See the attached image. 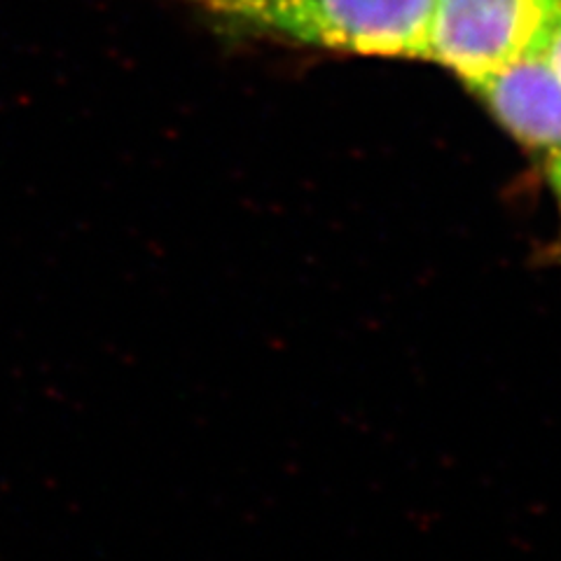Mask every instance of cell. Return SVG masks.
I'll return each mask as SVG.
<instances>
[{
    "label": "cell",
    "mask_w": 561,
    "mask_h": 561,
    "mask_svg": "<svg viewBox=\"0 0 561 561\" xmlns=\"http://www.w3.org/2000/svg\"><path fill=\"white\" fill-rule=\"evenodd\" d=\"M206 10L297 45L428 59L435 0H216Z\"/></svg>",
    "instance_id": "cell-1"
},
{
    "label": "cell",
    "mask_w": 561,
    "mask_h": 561,
    "mask_svg": "<svg viewBox=\"0 0 561 561\" xmlns=\"http://www.w3.org/2000/svg\"><path fill=\"white\" fill-rule=\"evenodd\" d=\"M561 0H435L428 59L476 80L531 51Z\"/></svg>",
    "instance_id": "cell-2"
},
{
    "label": "cell",
    "mask_w": 561,
    "mask_h": 561,
    "mask_svg": "<svg viewBox=\"0 0 561 561\" xmlns=\"http://www.w3.org/2000/svg\"><path fill=\"white\" fill-rule=\"evenodd\" d=\"M466 82L524 146L561 148V80L536 51Z\"/></svg>",
    "instance_id": "cell-3"
},
{
    "label": "cell",
    "mask_w": 561,
    "mask_h": 561,
    "mask_svg": "<svg viewBox=\"0 0 561 561\" xmlns=\"http://www.w3.org/2000/svg\"><path fill=\"white\" fill-rule=\"evenodd\" d=\"M531 51H536V55L546 59L561 80V12L550 22V26L542 31Z\"/></svg>",
    "instance_id": "cell-4"
},
{
    "label": "cell",
    "mask_w": 561,
    "mask_h": 561,
    "mask_svg": "<svg viewBox=\"0 0 561 561\" xmlns=\"http://www.w3.org/2000/svg\"><path fill=\"white\" fill-rule=\"evenodd\" d=\"M548 183L554 192V197L559 202V208H561V148L550 152V160H548Z\"/></svg>",
    "instance_id": "cell-5"
},
{
    "label": "cell",
    "mask_w": 561,
    "mask_h": 561,
    "mask_svg": "<svg viewBox=\"0 0 561 561\" xmlns=\"http://www.w3.org/2000/svg\"><path fill=\"white\" fill-rule=\"evenodd\" d=\"M190 3H195V5H202L204 10L210 5V3H216V0H190Z\"/></svg>",
    "instance_id": "cell-6"
}]
</instances>
